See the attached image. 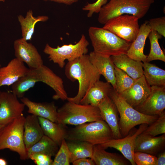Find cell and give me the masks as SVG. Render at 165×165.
I'll list each match as a JSON object with an SVG mask.
<instances>
[{
    "label": "cell",
    "mask_w": 165,
    "mask_h": 165,
    "mask_svg": "<svg viewBox=\"0 0 165 165\" xmlns=\"http://www.w3.org/2000/svg\"><path fill=\"white\" fill-rule=\"evenodd\" d=\"M148 37L150 42V50L149 54L147 56L146 62H149L153 60H159L165 62V54L159 43V39L163 36L156 31L151 30Z\"/></svg>",
    "instance_id": "31"
},
{
    "label": "cell",
    "mask_w": 165,
    "mask_h": 165,
    "mask_svg": "<svg viewBox=\"0 0 165 165\" xmlns=\"http://www.w3.org/2000/svg\"><path fill=\"white\" fill-rule=\"evenodd\" d=\"M138 20L132 15H121L109 20L103 28L110 31L121 38L132 42L136 38L139 31Z\"/></svg>",
    "instance_id": "10"
},
{
    "label": "cell",
    "mask_w": 165,
    "mask_h": 165,
    "mask_svg": "<svg viewBox=\"0 0 165 165\" xmlns=\"http://www.w3.org/2000/svg\"><path fill=\"white\" fill-rule=\"evenodd\" d=\"M89 59L92 64L101 75H103L107 82L109 83L113 88L116 89L115 65L111 56L91 52Z\"/></svg>",
    "instance_id": "19"
},
{
    "label": "cell",
    "mask_w": 165,
    "mask_h": 165,
    "mask_svg": "<svg viewBox=\"0 0 165 165\" xmlns=\"http://www.w3.org/2000/svg\"><path fill=\"white\" fill-rule=\"evenodd\" d=\"M38 117L44 135L49 137L60 146L62 141L65 139L67 136L68 131L66 129V125Z\"/></svg>",
    "instance_id": "26"
},
{
    "label": "cell",
    "mask_w": 165,
    "mask_h": 165,
    "mask_svg": "<svg viewBox=\"0 0 165 165\" xmlns=\"http://www.w3.org/2000/svg\"><path fill=\"white\" fill-rule=\"evenodd\" d=\"M44 135L37 116L31 114L25 117L23 137L27 149L37 142Z\"/></svg>",
    "instance_id": "23"
},
{
    "label": "cell",
    "mask_w": 165,
    "mask_h": 165,
    "mask_svg": "<svg viewBox=\"0 0 165 165\" xmlns=\"http://www.w3.org/2000/svg\"><path fill=\"white\" fill-rule=\"evenodd\" d=\"M98 107L103 120L107 123L111 129L114 138H122L119 128V112L112 100L109 96L107 97L101 102Z\"/></svg>",
    "instance_id": "16"
},
{
    "label": "cell",
    "mask_w": 165,
    "mask_h": 165,
    "mask_svg": "<svg viewBox=\"0 0 165 165\" xmlns=\"http://www.w3.org/2000/svg\"><path fill=\"white\" fill-rule=\"evenodd\" d=\"M142 133L153 136L165 134V112L159 115L155 121L148 126Z\"/></svg>",
    "instance_id": "33"
},
{
    "label": "cell",
    "mask_w": 165,
    "mask_h": 165,
    "mask_svg": "<svg viewBox=\"0 0 165 165\" xmlns=\"http://www.w3.org/2000/svg\"><path fill=\"white\" fill-rule=\"evenodd\" d=\"M13 46L16 58L26 63L29 68H36L43 64L41 55L36 48L22 38L15 40Z\"/></svg>",
    "instance_id": "13"
},
{
    "label": "cell",
    "mask_w": 165,
    "mask_h": 165,
    "mask_svg": "<svg viewBox=\"0 0 165 165\" xmlns=\"http://www.w3.org/2000/svg\"><path fill=\"white\" fill-rule=\"evenodd\" d=\"M151 31L148 21L141 25L136 38L127 52L128 56L137 61L146 62L147 56L144 54V50L146 39Z\"/></svg>",
    "instance_id": "20"
},
{
    "label": "cell",
    "mask_w": 165,
    "mask_h": 165,
    "mask_svg": "<svg viewBox=\"0 0 165 165\" xmlns=\"http://www.w3.org/2000/svg\"><path fill=\"white\" fill-rule=\"evenodd\" d=\"M1 67V64H0V68Z\"/></svg>",
    "instance_id": "46"
},
{
    "label": "cell",
    "mask_w": 165,
    "mask_h": 165,
    "mask_svg": "<svg viewBox=\"0 0 165 165\" xmlns=\"http://www.w3.org/2000/svg\"><path fill=\"white\" fill-rule=\"evenodd\" d=\"M115 66L122 70L133 79H137L143 75L141 61L134 60L126 54L111 56Z\"/></svg>",
    "instance_id": "24"
},
{
    "label": "cell",
    "mask_w": 165,
    "mask_h": 165,
    "mask_svg": "<svg viewBox=\"0 0 165 165\" xmlns=\"http://www.w3.org/2000/svg\"><path fill=\"white\" fill-rule=\"evenodd\" d=\"M108 0H97L93 3H88L82 7V9L88 11L87 16L90 17L94 13H99L101 8L108 2Z\"/></svg>",
    "instance_id": "37"
},
{
    "label": "cell",
    "mask_w": 165,
    "mask_h": 165,
    "mask_svg": "<svg viewBox=\"0 0 165 165\" xmlns=\"http://www.w3.org/2000/svg\"><path fill=\"white\" fill-rule=\"evenodd\" d=\"M57 123L75 126L103 120L98 107L68 102L57 110Z\"/></svg>",
    "instance_id": "5"
},
{
    "label": "cell",
    "mask_w": 165,
    "mask_h": 165,
    "mask_svg": "<svg viewBox=\"0 0 165 165\" xmlns=\"http://www.w3.org/2000/svg\"><path fill=\"white\" fill-rule=\"evenodd\" d=\"M134 161L137 165H157L156 156L150 154L141 152H134Z\"/></svg>",
    "instance_id": "35"
},
{
    "label": "cell",
    "mask_w": 165,
    "mask_h": 165,
    "mask_svg": "<svg viewBox=\"0 0 165 165\" xmlns=\"http://www.w3.org/2000/svg\"><path fill=\"white\" fill-rule=\"evenodd\" d=\"M29 70L24 62L16 58L13 59L6 66L0 68V87L12 85L26 75Z\"/></svg>",
    "instance_id": "18"
},
{
    "label": "cell",
    "mask_w": 165,
    "mask_h": 165,
    "mask_svg": "<svg viewBox=\"0 0 165 165\" xmlns=\"http://www.w3.org/2000/svg\"><path fill=\"white\" fill-rule=\"evenodd\" d=\"M114 138L112 131L103 120L76 126L67 131L65 139L89 142L93 145H101Z\"/></svg>",
    "instance_id": "6"
},
{
    "label": "cell",
    "mask_w": 165,
    "mask_h": 165,
    "mask_svg": "<svg viewBox=\"0 0 165 165\" xmlns=\"http://www.w3.org/2000/svg\"><path fill=\"white\" fill-rule=\"evenodd\" d=\"M7 163L6 160L4 159L0 158V165H6Z\"/></svg>",
    "instance_id": "42"
},
{
    "label": "cell",
    "mask_w": 165,
    "mask_h": 165,
    "mask_svg": "<svg viewBox=\"0 0 165 165\" xmlns=\"http://www.w3.org/2000/svg\"><path fill=\"white\" fill-rule=\"evenodd\" d=\"M2 92L0 91V99H1V97Z\"/></svg>",
    "instance_id": "44"
},
{
    "label": "cell",
    "mask_w": 165,
    "mask_h": 165,
    "mask_svg": "<svg viewBox=\"0 0 165 165\" xmlns=\"http://www.w3.org/2000/svg\"><path fill=\"white\" fill-rule=\"evenodd\" d=\"M143 75L148 84L151 86L165 87V71L147 62L142 64Z\"/></svg>",
    "instance_id": "29"
},
{
    "label": "cell",
    "mask_w": 165,
    "mask_h": 165,
    "mask_svg": "<svg viewBox=\"0 0 165 165\" xmlns=\"http://www.w3.org/2000/svg\"><path fill=\"white\" fill-rule=\"evenodd\" d=\"M148 23L151 30L156 31L160 35L165 37V17L151 18Z\"/></svg>",
    "instance_id": "36"
},
{
    "label": "cell",
    "mask_w": 165,
    "mask_h": 165,
    "mask_svg": "<svg viewBox=\"0 0 165 165\" xmlns=\"http://www.w3.org/2000/svg\"><path fill=\"white\" fill-rule=\"evenodd\" d=\"M114 72L116 86L115 90L119 94L129 88L136 81L115 66Z\"/></svg>",
    "instance_id": "32"
},
{
    "label": "cell",
    "mask_w": 165,
    "mask_h": 165,
    "mask_svg": "<svg viewBox=\"0 0 165 165\" xmlns=\"http://www.w3.org/2000/svg\"><path fill=\"white\" fill-rule=\"evenodd\" d=\"M28 159L33 160L37 165H52L53 161L51 156L40 153L31 154L28 156Z\"/></svg>",
    "instance_id": "38"
},
{
    "label": "cell",
    "mask_w": 165,
    "mask_h": 165,
    "mask_svg": "<svg viewBox=\"0 0 165 165\" xmlns=\"http://www.w3.org/2000/svg\"><path fill=\"white\" fill-rule=\"evenodd\" d=\"M165 134L153 136L142 132L136 139L134 152H141L156 156L165 150Z\"/></svg>",
    "instance_id": "17"
},
{
    "label": "cell",
    "mask_w": 165,
    "mask_h": 165,
    "mask_svg": "<svg viewBox=\"0 0 165 165\" xmlns=\"http://www.w3.org/2000/svg\"><path fill=\"white\" fill-rule=\"evenodd\" d=\"M97 165H128L130 161L123 156L108 152L100 145H94L91 158Z\"/></svg>",
    "instance_id": "25"
},
{
    "label": "cell",
    "mask_w": 165,
    "mask_h": 165,
    "mask_svg": "<svg viewBox=\"0 0 165 165\" xmlns=\"http://www.w3.org/2000/svg\"><path fill=\"white\" fill-rule=\"evenodd\" d=\"M25 119L24 115L16 118L0 132V150L7 148L16 152L22 160L28 159L23 137Z\"/></svg>",
    "instance_id": "7"
},
{
    "label": "cell",
    "mask_w": 165,
    "mask_h": 165,
    "mask_svg": "<svg viewBox=\"0 0 165 165\" xmlns=\"http://www.w3.org/2000/svg\"><path fill=\"white\" fill-rule=\"evenodd\" d=\"M89 42L85 36L82 34L79 41L76 44L64 45L56 48L47 43L43 50L44 53L49 55L50 61L57 64L61 68L65 65V61H72L88 52Z\"/></svg>",
    "instance_id": "8"
},
{
    "label": "cell",
    "mask_w": 165,
    "mask_h": 165,
    "mask_svg": "<svg viewBox=\"0 0 165 165\" xmlns=\"http://www.w3.org/2000/svg\"><path fill=\"white\" fill-rule=\"evenodd\" d=\"M65 74L67 78L79 84L77 95L73 97H68L67 100L76 104L80 102L90 88L100 80L101 75L92 64L89 55L84 54L70 61L65 65Z\"/></svg>",
    "instance_id": "1"
},
{
    "label": "cell",
    "mask_w": 165,
    "mask_h": 165,
    "mask_svg": "<svg viewBox=\"0 0 165 165\" xmlns=\"http://www.w3.org/2000/svg\"><path fill=\"white\" fill-rule=\"evenodd\" d=\"M25 105L13 93L2 92L0 102V124H6L22 115Z\"/></svg>",
    "instance_id": "12"
},
{
    "label": "cell",
    "mask_w": 165,
    "mask_h": 165,
    "mask_svg": "<svg viewBox=\"0 0 165 165\" xmlns=\"http://www.w3.org/2000/svg\"><path fill=\"white\" fill-rule=\"evenodd\" d=\"M109 96L116 104L120 115L119 125L122 138L127 135L135 126L143 123L149 125L159 117L158 115L148 116L139 112L127 103L113 88Z\"/></svg>",
    "instance_id": "4"
},
{
    "label": "cell",
    "mask_w": 165,
    "mask_h": 165,
    "mask_svg": "<svg viewBox=\"0 0 165 165\" xmlns=\"http://www.w3.org/2000/svg\"><path fill=\"white\" fill-rule=\"evenodd\" d=\"M47 16H38L34 17L31 10H29L25 17L21 15L17 16L18 21L21 26L22 38L26 41H31L34 32L35 25L39 22H46L49 19Z\"/></svg>",
    "instance_id": "27"
},
{
    "label": "cell",
    "mask_w": 165,
    "mask_h": 165,
    "mask_svg": "<svg viewBox=\"0 0 165 165\" xmlns=\"http://www.w3.org/2000/svg\"><path fill=\"white\" fill-rule=\"evenodd\" d=\"M5 1V0H0V2H4Z\"/></svg>",
    "instance_id": "45"
},
{
    "label": "cell",
    "mask_w": 165,
    "mask_h": 165,
    "mask_svg": "<svg viewBox=\"0 0 165 165\" xmlns=\"http://www.w3.org/2000/svg\"><path fill=\"white\" fill-rule=\"evenodd\" d=\"M20 100L28 108V113L57 123V110L54 102H36L24 97Z\"/></svg>",
    "instance_id": "21"
},
{
    "label": "cell",
    "mask_w": 165,
    "mask_h": 165,
    "mask_svg": "<svg viewBox=\"0 0 165 165\" xmlns=\"http://www.w3.org/2000/svg\"><path fill=\"white\" fill-rule=\"evenodd\" d=\"M45 1H51L67 5H71L77 2L78 0H43Z\"/></svg>",
    "instance_id": "41"
},
{
    "label": "cell",
    "mask_w": 165,
    "mask_h": 165,
    "mask_svg": "<svg viewBox=\"0 0 165 165\" xmlns=\"http://www.w3.org/2000/svg\"><path fill=\"white\" fill-rule=\"evenodd\" d=\"M59 146L51 139L44 135L37 142L27 149L28 158L31 154L37 153L44 154L51 157L54 156L59 149Z\"/></svg>",
    "instance_id": "30"
},
{
    "label": "cell",
    "mask_w": 165,
    "mask_h": 165,
    "mask_svg": "<svg viewBox=\"0 0 165 165\" xmlns=\"http://www.w3.org/2000/svg\"><path fill=\"white\" fill-rule=\"evenodd\" d=\"M66 142L71 153L70 163L82 158H92L94 146L92 144L79 140H69Z\"/></svg>",
    "instance_id": "28"
},
{
    "label": "cell",
    "mask_w": 165,
    "mask_h": 165,
    "mask_svg": "<svg viewBox=\"0 0 165 165\" xmlns=\"http://www.w3.org/2000/svg\"><path fill=\"white\" fill-rule=\"evenodd\" d=\"M151 91V86L143 75L136 79L129 88L119 94L127 103L135 108L146 99Z\"/></svg>",
    "instance_id": "15"
},
{
    "label": "cell",
    "mask_w": 165,
    "mask_h": 165,
    "mask_svg": "<svg viewBox=\"0 0 165 165\" xmlns=\"http://www.w3.org/2000/svg\"><path fill=\"white\" fill-rule=\"evenodd\" d=\"M88 34L94 51L109 56L126 54L131 44L103 28L91 27Z\"/></svg>",
    "instance_id": "3"
},
{
    "label": "cell",
    "mask_w": 165,
    "mask_h": 165,
    "mask_svg": "<svg viewBox=\"0 0 165 165\" xmlns=\"http://www.w3.org/2000/svg\"><path fill=\"white\" fill-rule=\"evenodd\" d=\"M154 2V0H110L101 8L98 21L105 24L113 18L125 14L139 19L145 16Z\"/></svg>",
    "instance_id": "2"
},
{
    "label": "cell",
    "mask_w": 165,
    "mask_h": 165,
    "mask_svg": "<svg viewBox=\"0 0 165 165\" xmlns=\"http://www.w3.org/2000/svg\"><path fill=\"white\" fill-rule=\"evenodd\" d=\"M113 89L108 82L99 80L90 88L79 104L98 107L104 99L109 96Z\"/></svg>",
    "instance_id": "22"
},
{
    "label": "cell",
    "mask_w": 165,
    "mask_h": 165,
    "mask_svg": "<svg viewBox=\"0 0 165 165\" xmlns=\"http://www.w3.org/2000/svg\"><path fill=\"white\" fill-rule=\"evenodd\" d=\"M73 165H94V161L91 158H82L77 160L72 163Z\"/></svg>",
    "instance_id": "39"
},
{
    "label": "cell",
    "mask_w": 165,
    "mask_h": 165,
    "mask_svg": "<svg viewBox=\"0 0 165 165\" xmlns=\"http://www.w3.org/2000/svg\"><path fill=\"white\" fill-rule=\"evenodd\" d=\"M55 155L52 165H69L71 153L65 139L63 140Z\"/></svg>",
    "instance_id": "34"
},
{
    "label": "cell",
    "mask_w": 165,
    "mask_h": 165,
    "mask_svg": "<svg viewBox=\"0 0 165 165\" xmlns=\"http://www.w3.org/2000/svg\"><path fill=\"white\" fill-rule=\"evenodd\" d=\"M25 76L33 87L36 83L42 82L52 88L55 93L53 96V99L67 100L68 97L64 88L62 79L47 66L43 64L36 68H29Z\"/></svg>",
    "instance_id": "9"
},
{
    "label": "cell",
    "mask_w": 165,
    "mask_h": 165,
    "mask_svg": "<svg viewBox=\"0 0 165 165\" xmlns=\"http://www.w3.org/2000/svg\"><path fill=\"white\" fill-rule=\"evenodd\" d=\"M6 124H0V132Z\"/></svg>",
    "instance_id": "43"
},
{
    "label": "cell",
    "mask_w": 165,
    "mask_h": 165,
    "mask_svg": "<svg viewBox=\"0 0 165 165\" xmlns=\"http://www.w3.org/2000/svg\"><path fill=\"white\" fill-rule=\"evenodd\" d=\"M148 126L146 123L141 124L138 128L134 131L131 129L126 136L121 138H113L100 145L105 149L112 148L119 150L130 161L131 165H136L134 159L136 139L137 136L143 132Z\"/></svg>",
    "instance_id": "11"
},
{
    "label": "cell",
    "mask_w": 165,
    "mask_h": 165,
    "mask_svg": "<svg viewBox=\"0 0 165 165\" xmlns=\"http://www.w3.org/2000/svg\"><path fill=\"white\" fill-rule=\"evenodd\" d=\"M151 93L146 99L135 108L148 116H159L165 108V87L151 86Z\"/></svg>",
    "instance_id": "14"
},
{
    "label": "cell",
    "mask_w": 165,
    "mask_h": 165,
    "mask_svg": "<svg viewBox=\"0 0 165 165\" xmlns=\"http://www.w3.org/2000/svg\"><path fill=\"white\" fill-rule=\"evenodd\" d=\"M157 158V165H165V151L159 153L156 156Z\"/></svg>",
    "instance_id": "40"
}]
</instances>
